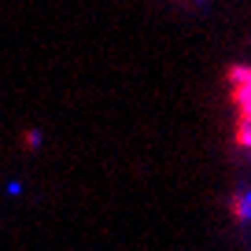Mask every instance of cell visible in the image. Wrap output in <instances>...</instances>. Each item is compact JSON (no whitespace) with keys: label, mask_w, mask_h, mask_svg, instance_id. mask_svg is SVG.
<instances>
[{"label":"cell","mask_w":251,"mask_h":251,"mask_svg":"<svg viewBox=\"0 0 251 251\" xmlns=\"http://www.w3.org/2000/svg\"><path fill=\"white\" fill-rule=\"evenodd\" d=\"M226 89L233 103V144L251 151V63L226 67Z\"/></svg>","instance_id":"6da1fadb"},{"label":"cell","mask_w":251,"mask_h":251,"mask_svg":"<svg viewBox=\"0 0 251 251\" xmlns=\"http://www.w3.org/2000/svg\"><path fill=\"white\" fill-rule=\"evenodd\" d=\"M229 211H233V218L240 222V226H248L251 222V188H240V192L229 200Z\"/></svg>","instance_id":"7a4b0ae2"}]
</instances>
